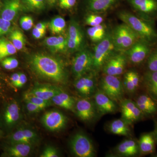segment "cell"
Returning <instances> with one entry per match:
<instances>
[{
  "label": "cell",
  "mask_w": 157,
  "mask_h": 157,
  "mask_svg": "<svg viewBox=\"0 0 157 157\" xmlns=\"http://www.w3.org/2000/svg\"><path fill=\"white\" fill-rule=\"evenodd\" d=\"M123 84L125 93L133 95L140 86V78L139 74L135 70H129L124 74Z\"/></svg>",
  "instance_id": "603a6c76"
},
{
  "label": "cell",
  "mask_w": 157,
  "mask_h": 157,
  "mask_svg": "<svg viewBox=\"0 0 157 157\" xmlns=\"http://www.w3.org/2000/svg\"><path fill=\"white\" fill-rule=\"evenodd\" d=\"M20 73H14L11 75V83L14 86L17 83L20 77Z\"/></svg>",
  "instance_id": "7dc6e473"
},
{
  "label": "cell",
  "mask_w": 157,
  "mask_h": 157,
  "mask_svg": "<svg viewBox=\"0 0 157 157\" xmlns=\"http://www.w3.org/2000/svg\"><path fill=\"white\" fill-rule=\"evenodd\" d=\"M71 153L77 157H94L97 151L92 140L83 132H77L70 141Z\"/></svg>",
  "instance_id": "277c9868"
},
{
  "label": "cell",
  "mask_w": 157,
  "mask_h": 157,
  "mask_svg": "<svg viewBox=\"0 0 157 157\" xmlns=\"http://www.w3.org/2000/svg\"><path fill=\"white\" fill-rule=\"evenodd\" d=\"M143 82L146 92L157 102V71H147L144 75Z\"/></svg>",
  "instance_id": "83f0119b"
},
{
  "label": "cell",
  "mask_w": 157,
  "mask_h": 157,
  "mask_svg": "<svg viewBox=\"0 0 157 157\" xmlns=\"http://www.w3.org/2000/svg\"><path fill=\"white\" fill-rule=\"evenodd\" d=\"M118 52H120L116 48L111 33L108 32L106 37L97 43L94 48L93 70L98 73L100 72L108 59Z\"/></svg>",
  "instance_id": "3957f363"
},
{
  "label": "cell",
  "mask_w": 157,
  "mask_h": 157,
  "mask_svg": "<svg viewBox=\"0 0 157 157\" xmlns=\"http://www.w3.org/2000/svg\"><path fill=\"white\" fill-rule=\"evenodd\" d=\"M0 135H1V130H0Z\"/></svg>",
  "instance_id": "db71d44e"
},
{
  "label": "cell",
  "mask_w": 157,
  "mask_h": 157,
  "mask_svg": "<svg viewBox=\"0 0 157 157\" xmlns=\"http://www.w3.org/2000/svg\"><path fill=\"white\" fill-rule=\"evenodd\" d=\"M0 7H1V3H0Z\"/></svg>",
  "instance_id": "11a10c76"
},
{
  "label": "cell",
  "mask_w": 157,
  "mask_h": 157,
  "mask_svg": "<svg viewBox=\"0 0 157 157\" xmlns=\"http://www.w3.org/2000/svg\"><path fill=\"white\" fill-rule=\"evenodd\" d=\"M2 82H1V79H0V94L2 93Z\"/></svg>",
  "instance_id": "816d5d0a"
},
{
  "label": "cell",
  "mask_w": 157,
  "mask_h": 157,
  "mask_svg": "<svg viewBox=\"0 0 157 157\" xmlns=\"http://www.w3.org/2000/svg\"><path fill=\"white\" fill-rule=\"evenodd\" d=\"M67 38L68 50L70 52H77L84 48V33L80 25L74 19L70 21Z\"/></svg>",
  "instance_id": "30bf717a"
},
{
  "label": "cell",
  "mask_w": 157,
  "mask_h": 157,
  "mask_svg": "<svg viewBox=\"0 0 157 157\" xmlns=\"http://www.w3.org/2000/svg\"><path fill=\"white\" fill-rule=\"evenodd\" d=\"M24 101H30L33 103L40 107L42 110L50 107L52 104L51 101L42 99V98H39V97L30 94L28 92L24 94Z\"/></svg>",
  "instance_id": "e575fe53"
},
{
  "label": "cell",
  "mask_w": 157,
  "mask_h": 157,
  "mask_svg": "<svg viewBox=\"0 0 157 157\" xmlns=\"http://www.w3.org/2000/svg\"><path fill=\"white\" fill-rule=\"evenodd\" d=\"M117 0H89L88 9L93 13L101 14L110 9Z\"/></svg>",
  "instance_id": "f546056e"
},
{
  "label": "cell",
  "mask_w": 157,
  "mask_h": 157,
  "mask_svg": "<svg viewBox=\"0 0 157 157\" xmlns=\"http://www.w3.org/2000/svg\"><path fill=\"white\" fill-rule=\"evenodd\" d=\"M111 34L116 48L119 52L125 51L140 39L137 33L124 23L116 27Z\"/></svg>",
  "instance_id": "5b68a950"
},
{
  "label": "cell",
  "mask_w": 157,
  "mask_h": 157,
  "mask_svg": "<svg viewBox=\"0 0 157 157\" xmlns=\"http://www.w3.org/2000/svg\"><path fill=\"white\" fill-rule=\"evenodd\" d=\"M22 8L21 0H5L0 17L11 21L15 19Z\"/></svg>",
  "instance_id": "7402d4cb"
},
{
  "label": "cell",
  "mask_w": 157,
  "mask_h": 157,
  "mask_svg": "<svg viewBox=\"0 0 157 157\" xmlns=\"http://www.w3.org/2000/svg\"><path fill=\"white\" fill-rule=\"evenodd\" d=\"M56 1V0H48V2H49L50 4H52V5L54 4V3H55Z\"/></svg>",
  "instance_id": "f907efd6"
},
{
  "label": "cell",
  "mask_w": 157,
  "mask_h": 157,
  "mask_svg": "<svg viewBox=\"0 0 157 157\" xmlns=\"http://www.w3.org/2000/svg\"><path fill=\"white\" fill-rule=\"evenodd\" d=\"M147 71L151 72L157 71V49L150 53L147 60Z\"/></svg>",
  "instance_id": "74e56055"
},
{
  "label": "cell",
  "mask_w": 157,
  "mask_h": 157,
  "mask_svg": "<svg viewBox=\"0 0 157 157\" xmlns=\"http://www.w3.org/2000/svg\"><path fill=\"white\" fill-rule=\"evenodd\" d=\"M21 117L20 108L17 101L13 100L6 106L3 120L6 126L9 128L14 127L19 122Z\"/></svg>",
  "instance_id": "44dd1931"
},
{
  "label": "cell",
  "mask_w": 157,
  "mask_h": 157,
  "mask_svg": "<svg viewBox=\"0 0 157 157\" xmlns=\"http://www.w3.org/2000/svg\"><path fill=\"white\" fill-rule=\"evenodd\" d=\"M98 73L92 70L75 80L74 87L82 98H90L94 97L98 88Z\"/></svg>",
  "instance_id": "ba28073f"
},
{
  "label": "cell",
  "mask_w": 157,
  "mask_h": 157,
  "mask_svg": "<svg viewBox=\"0 0 157 157\" xmlns=\"http://www.w3.org/2000/svg\"><path fill=\"white\" fill-rule=\"evenodd\" d=\"M45 45L52 51L65 52L68 50L67 38L63 36L48 37L45 39Z\"/></svg>",
  "instance_id": "f1b7e54d"
},
{
  "label": "cell",
  "mask_w": 157,
  "mask_h": 157,
  "mask_svg": "<svg viewBox=\"0 0 157 157\" xmlns=\"http://www.w3.org/2000/svg\"><path fill=\"white\" fill-rule=\"evenodd\" d=\"M153 132L155 138L156 142L157 143V121H155V129Z\"/></svg>",
  "instance_id": "681fc988"
},
{
  "label": "cell",
  "mask_w": 157,
  "mask_h": 157,
  "mask_svg": "<svg viewBox=\"0 0 157 157\" xmlns=\"http://www.w3.org/2000/svg\"><path fill=\"white\" fill-rule=\"evenodd\" d=\"M45 32H46V30H35L33 29V35L35 39H41L44 36Z\"/></svg>",
  "instance_id": "bcb514c9"
},
{
  "label": "cell",
  "mask_w": 157,
  "mask_h": 157,
  "mask_svg": "<svg viewBox=\"0 0 157 157\" xmlns=\"http://www.w3.org/2000/svg\"><path fill=\"white\" fill-rule=\"evenodd\" d=\"M138 142L140 155L155 153L156 142L153 132L144 133L140 136Z\"/></svg>",
  "instance_id": "d4e9b609"
},
{
  "label": "cell",
  "mask_w": 157,
  "mask_h": 157,
  "mask_svg": "<svg viewBox=\"0 0 157 157\" xmlns=\"http://www.w3.org/2000/svg\"><path fill=\"white\" fill-rule=\"evenodd\" d=\"M98 88L117 104L124 99L125 91L119 76L104 74L98 82Z\"/></svg>",
  "instance_id": "8992f818"
},
{
  "label": "cell",
  "mask_w": 157,
  "mask_h": 157,
  "mask_svg": "<svg viewBox=\"0 0 157 157\" xmlns=\"http://www.w3.org/2000/svg\"><path fill=\"white\" fill-rule=\"evenodd\" d=\"M68 121L67 116L56 109L45 112L41 119L43 126L51 132H57L63 130L66 127Z\"/></svg>",
  "instance_id": "8fae6325"
},
{
  "label": "cell",
  "mask_w": 157,
  "mask_h": 157,
  "mask_svg": "<svg viewBox=\"0 0 157 157\" xmlns=\"http://www.w3.org/2000/svg\"><path fill=\"white\" fill-rule=\"evenodd\" d=\"M121 118L131 125L145 117L135 101L124 98L119 103Z\"/></svg>",
  "instance_id": "5bb4252c"
},
{
  "label": "cell",
  "mask_w": 157,
  "mask_h": 157,
  "mask_svg": "<svg viewBox=\"0 0 157 157\" xmlns=\"http://www.w3.org/2000/svg\"><path fill=\"white\" fill-rule=\"evenodd\" d=\"M104 18L99 14L92 13L85 18V23L90 27L96 26L103 24Z\"/></svg>",
  "instance_id": "8d00e7d4"
},
{
  "label": "cell",
  "mask_w": 157,
  "mask_h": 157,
  "mask_svg": "<svg viewBox=\"0 0 157 157\" xmlns=\"http://www.w3.org/2000/svg\"><path fill=\"white\" fill-rule=\"evenodd\" d=\"M59 156L58 151L55 147L52 146H47L45 147L42 153L40 155L41 157H57Z\"/></svg>",
  "instance_id": "b9f144b4"
},
{
  "label": "cell",
  "mask_w": 157,
  "mask_h": 157,
  "mask_svg": "<svg viewBox=\"0 0 157 157\" xmlns=\"http://www.w3.org/2000/svg\"><path fill=\"white\" fill-rule=\"evenodd\" d=\"M76 0H59V6L62 9H71L75 6Z\"/></svg>",
  "instance_id": "ee69618b"
},
{
  "label": "cell",
  "mask_w": 157,
  "mask_h": 157,
  "mask_svg": "<svg viewBox=\"0 0 157 157\" xmlns=\"http://www.w3.org/2000/svg\"><path fill=\"white\" fill-rule=\"evenodd\" d=\"M27 80V77L25 74L23 73H20L19 79L14 86L17 88L22 87L26 83Z\"/></svg>",
  "instance_id": "f6af8a7d"
},
{
  "label": "cell",
  "mask_w": 157,
  "mask_h": 157,
  "mask_svg": "<svg viewBox=\"0 0 157 157\" xmlns=\"http://www.w3.org/2000/svg\"><path fill=\"white\" fill-rule=\"evenodd\" d=\"M25 102L26 108L29 113H36L40 112L42 109L36 104L27 101H25Z\"/></svg>",
  "instance_id": "7bdbcfd3"
},
{
  "label": "cell",
  "mask_w": 157,
  "mask_h": 157,
  "mask_svg": "<svg viewBox=\"0 0 157 157\" xmlns=\"http://www.w3.org/2000/svg\"><path fill=\"white\" fill-rule=\"evenodd\" d=\"M31 70L37 76L59 84H66L67 71L63 61L55 57L38 53L33 55L29 60Z\"/></svg>",
  "instance_id": "6da1fadb"
},
{
  "label": "cell",
  "mask_w": 157,
  "mask_h": 157,
  "mask_svg": "<svg viewBox=\"0 0 157 157\" xmlns=\"http://www.w3.org/2000/svg\"><path fill=\"white\" fill-rule=\"evenodd\" d=\"M128 2L135 11L144 18L157 13V0H128Z\"/></svg>",
  "instance_id": "ac0fdd59"
},
{
  "label": "cell",
  "mask_w": 157,
  "mask_h": 157,
  "mask_svg": "<svg viewBox=\"0 0 157 157\" xmlns=\"http://www.w3.org/2000/svg\"><path fill=\"white\" fill-rule=\"evenodd\" d=\"M63 89L59 86L50 84H37L28 92L32 94L47 101H51L52 98L59 94Z\"/></svg>",
  "instance_id": "ffe728a7"
},
{
  "label": "cell",
  "mask_w": 157,
  "mask_h": 157,
  "mask_svg": "<svg viewBox=\"0 0 157 157\" xmlns=\"http://www.w3.org/2000/svg\"><path fill=\"white\" fill-rule=\"evenodd\" d=\"M47 24L45 22H40L37 24L35 25L34 29L38 30H46Z\"/></svg>",
  "instance_id": "c3c4849f"
},
{
  "label": "cell",
  "mask_w": 157,
  "mask_h": 157,
  "mask_svg": "<svg viewBox=\"0 0 157 157\" xmlns=\"http://www.w3.org/2000/svg\"><path fill=\"white\" fill-rule=\"evenodd\" d=\"M3 67L6 70H11L18 67L19 63L17 59L13 57H7L2 60L1 62Z\"/></svg>",
  "instance_id": "ab89813d"
},
{
  "label": "cell",
  "mask_w": 157,
  "mask_h": 157,
  "mask_svg": "<svg viewBox=\"0 0 157 157\" xmlns=\"http://www.w3.org/2000/svg\"><path fill=\"white\" fill-rule=\"evenodd\" d=\"M151 155H152L151 157H157V154H153Z\"/></svg>",
  "instance_id": "f5cc1de1"
},
{
  "label": "cell",
  "mask_w": 157,
  "mask_h": 157,
  "mask_svg": "<svg viewBox=\"0 0 157 157\" xmlns=\"http://www.w3.org/2000/svg\"><path fill=\"white\" fill-rule=\"evenodd\" d=\"M74 113L85 122H90L99 115L94 102L90 98H82L76 101Z\"/></svg>",
  "instance_id": "7c38bea8"
},
{
  "label": "cell",
  "mask_w": 157,
  "mask_h": 157,
  "mask_svg": "<svg viewBox=\"0 0 157 157\" xmlns=\"http://www.w3.org/2000/svg\"><path fill=\"white\" fill-rule=\"evenodd\" d=\"M88 36L93 42H100L106 37L108 32L106 27L103 24L96 26L90 27L87 29Z\"/></svg>",
  "instance_id": "4dcf8cb0"
},
{
  "label": "cell",
  "mask_w": 157,
  "mask_h": 157,
  "mask_svg": "<svg viewBox=\"0 0 157 157\" xmlns=\"http://www.w3.org/2000/svg\"><path fill=\"white\" fill-rule=\"evenodd\" d=\"M128 59L123 52H120L107 61L102 70L105 75L119 76L123 74L128 63Z\"/></svg>",
  "instance_id": "4fadbf2b"
},
{
  "label": "cell",
  "mask_w": 157,
  "mask_h": 157,
  "mask_svg": "<svg viewBox=\"0 0 157 157\" xmlns=\"http://www.w3.org/2000/svg\"><path fill=\"white\" fill-rule=\"evenodd\" d=\"M48 26L49 29L52 34H61L64 32L66 27V22L64 18L58 16L52 20Z\"/></svg>",
  "instance_id": "836d02e7"
},
{
  "label": "cell",
  "mask_w": 157,
  "mask_h": 157,
  "mask_svg": "<svg viewBox=\"0 0 157 157\" xmlns=\"http://www.w3.org/2000/svg\"><path fill=\"white\" fill-rule=\"evenodd\" d=\"M93 97L99 115L113 114L118 110L117 103L109 98L99 88Z\"/></svg>",
  "instance_id": "9a60e30c"
},
{
  "label": "cell",
  "mask_w": 157,
  "mask_h": 157,
  "mask_svg": "<svg viewBox=\"0 0 157 157\" xmlns=\"http://www.w3.org/2000/svg\"><path fill=\"white\" fill-rule=\"evenodd\" d=\"M114 156L134 157L140 156L138 140L129 137L124 139L113 150Z\"/></svg>",
  "instance_id": "e0dca14e"
},
{
  "label": "cell",
  "mask_w": 157,
  "mask_h": 157,
  "mask_svg": "<svg viewBox=\"0 0 157 157\" xmlns=\"http://www.w3.org/2000/svg\"><path fill=\"white\" fill-rule=\"evenodd\" d=\"M51 101L52 104L72 112H75L76 100L63 90L52 98Z\"/></svg>",
  "instance_id": "484cf974"
},
{
  "label": "cell",
  "mask_w": 157,
  "mask_h": 157,
  "mask_svg": "<svg viewBox=\"0 0 157 157\" xmlns=\"http://www.w3.org/2000/svg\"><path fill=\"white\" fill-rule=\"evenodd\" d=\"M119 18L128 25L140 39L150 44L157 40V33L152 26L145 20L127 11H121L117 14Z\"/></svg>",
  "instance_id": "7a4b0ae2"
},
{
  "label": "cell",
  "mask_w": 157,
  "mask_h": 157,
  "mask_svg": "<svg viewBox=\"0 0 157 157\" xmlns=\"http://www.w3.org/2000/svg\"><path fill=\"white\" fill-rule=\"evenodd\" d=\"M17 51V49L11 41L4 37L0 39V60L13 55Z\"/></svg>",
  "instance_id": "1f68e13d"
},
{
  "label": "cell",
  "mask_w": 157,
  "mask_h": 157,
  "mask_svg": "<svg viewBox=\"0 0 157 157\" xmlns=\"http://www.w3.org/2000/svg\"><path fill=\"white\" fill-rule=\"evenodd\" d=\"M135 101L145 117L154 116L157 114V102L147 93L139 94Z\"/></svg>",
  "instance_id": "d6986e66"
},
{
  "label": "cell",
  "mask_w": 157,
  "mask_h": 157,
  "mask_svg": "<svg viewBox=\"0 0 157 157\" xmlns=\"http://www.w3.org/2000/svg\"><path fill=\"white\" fill-rule=\"evenodd\" d=\"M9 39L17 50H21L25 46V39L24 35L19 30L11 31Z\"/></svg>",
  "instance_id": "d6a6232c"
},
{
  "label": "cell",
  "mask_w": 157,
  "mask_h": 157,
  "mask_svg": "<svg viewBox=\"0 0 157 157\" xmlns=\"http://www.w3.org/2000/svg\"><path fill=\"white\" fill-rule=\"evenodd\" d=\"M12 31L11 21L0 17V39Z\"/></svg>",
  "instance_id": "f35d334b"
},
{
  "label": "cell",
  "mask_w": 157,
  "mask_h": 157,
  "mask_svg": "<svg viewBox=\"0 0 157 157\" xmlns=\"http://www.w3.org/2000/svg\"><path fill=\"white\" fill-rule=\"evenodd\" d=\"M124 53L126 56L128 62L132 65L140 64L150 53V44L143 39H138Z\"/></svg>",
  "instance_id": "9c48e42d"
},
{
  "label": "cell",
  "mask_w": 157,
  "mask_h": 157,
  "mask_svg": "<svg viewBox=\"0 0 157 157\" xmlns=\"http://www.w3.org/2000/svg\"><path fill=\"white\" fill-rule=\"evenodd\" d=\"M93 52L85 48L77 52L72 64V73L76 79L93 70Z\"/></svg>",
  "instance_id": "52a82bcc"
},
{
  "label": "cell",
  "mask_w": 157,
  "mask_h": 157,
  "mask_svg": "<svg viewBox=\"0 0 157 157\" xmlns=\"http://www.w3.org/2000/svg\"><path fill=\"white\" fill-rule=\"evenodd\" d=\"M131 125L121 118L109 122L107 124V129L108 132L113 135L129 137L132 135Z\"/></svg>",
  "instance_id": "cb8c5ba5"
},
{
  "label": "cell",
  "mask_w": 157,
  "mask_h": 157,
  "mask_svg": "<svg viewBox=\"0 0 157 157\" xmlns=\"http://www.w3.org/2000/svg\"><path fill=\"white\" fill-rule=\"evenodd\" d=\"M40 140L39 135L35 130L31 128L22 127L17 129L9 137L10 144L26 143L36 145Z\"/></svg>",
  "instance_id": "2e32d148"
},
{
  "label": "cell",
  "mask_w": 157,
  "mask_h": 157,
  "mask_svg": "<svg viewBox=\"0 0 157 157\" xmlns=\"http://www.w3.org/2000/svg\"><path fill=\"white\" fill-rule=\"evenodd\" d=\"M34 145L26 143L10 144L6 149V153L9 156L25 157L28 156L33 149Z\"/></svg>",
  "instance_id": "4316f807"
},
{
  "label": "cell",
  "mask_w": 157,
  "mask_h": 157,
  "mask_svg": "<svg viewBox=\"0 0 157 157\" xmlns=\"http://www.w3.org/2000/svg\"><path fill=\"white\" fill-rule=\"evenodd\" d=\"M28 8L31 11H42L45 8V0H24Z\"/></svg>",
  "instance_id": "d590c367"
},
{
  "label": "cell",
  "mask_w": 157,
  "mask_h": 157,
  "mask_svg": "<svg viewBox=\"0 0 157 157\" xmlns=\"http://www.w3.org/2000/svg\"><path fill=\"white\" fill-rule=\"evenodd\" d=\"M20 25L23 29L29 30L33 25V20L30 16H24L20 20Z\"/></svg>",
  "instance_id": "60d3db41"
}]
</instances>
